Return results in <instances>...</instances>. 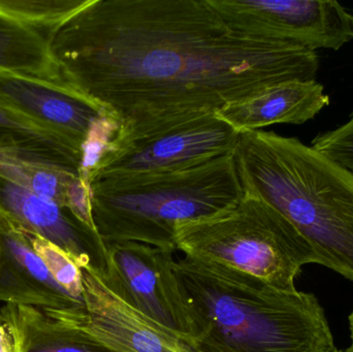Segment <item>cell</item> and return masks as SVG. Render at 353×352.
<instances>
[{
    "label": "cell",
    "mask_w": 353,
    "mask_h": 352,
    "mask_svg": "<svg viewBox=\"0 0 353 352\" xmlns=\"http://www.w3.org/2000/svg\"><path fill=\"white\" fill-rule=\"evenodd\" d=\"M51 48L66 84L119 124L117 152L319 70L316 52L247 34L210 0H89Z\"/></svg>",
    "instance_id": "obj_1"
},
{
    "label": "cell",
    "mask_w": 353,
    "mask_h": 352,
    "mask_svg": "<svg viewBox=\"0 0 353 352\" xmlns=\"http://www.w3.org/2000/svg\"><path fill=\"white\" fill-rule=\"evenodd\" d=\"M174 272L195 352L339 351L313 293L188 258L175 260Z\"/></svg>",
    "instance_id": "obj_2"
},
{
    "label": "cell",
    "mask_w": 353,
    "mask_h": 352,
    "mask_svg": "<svg viewBox=\"0 0 353 352\" xmlns=\"http://www.w3.org/2000/svg\"><path fill=\"white\" fill-rule=\"evenodd\" d=\"M243 194L265 200L305 238L323 266L353 282V174L299 138L239 134Z\"/></svg>",
    "instance_id": "obj_3"
},
{
    "label": "cell",
    "mask_w": 353,
    "mask_h": 352,
    "mask_svg": "<svg viewBox=\"0 0 353 352\" xmlns=\"http://www.w3.org/2000/svg\"><path fill=\"white\" fill-rule=\"evenodd\" d=\"M90 196L103 243L137 242L174 253L179 225L230 208L243 189L230 153L187 169L101 178L91 182Z\"/></svg>",
    "instance_id": "obj_4"
},
{
    "label": "cell",
    "mask_w": 353,
    "mask_h": 352,
    "mask_svg": "<svg viewBox=\"0 0 353 352\" xmlns=\"http://www.w3.org/2000/svg\"><path fill=\"white\" fill-rule=\"evenodd\" d=\"M176 245L185 258L226 267L290 293L298 291L294 282L303 267L321 264L281 213L247 194L213 216L179 225Z\"/></svg>",
    "instance_id": "obj_5"
},
{
    "label": "cell",
    "mask_w": 353,
    "mask_h": 352,
    "mask_svg": "<svg viewBox=\"0 0 353 352\" xmlns=\"http://www.w3.org/2000/svg\"><path fill=\"white\" fill-rule=\"evenodd\" d=\"M226 22L252 37L338 51L353 39V16L335 0H210Z\"/></svg>",
    "instance_id": "obj_6"
},
{
    "label": "cell",
    "mask_w": 353,
    "mask_h": 352,
    "mask_svg": "<svg viewBox=\"0 0 353 352\" xmlns=\"http://www.w3.org/2000/svg\"><path fill=\"white\" fill-rule=\"evenodd\" d=\"M105 245V287L186 342L190 333L188 318L179 291L172 252L137 242Z\"/></svg>",
    "instance_id": "obj_7"
},
{
    "label": "cell",
    "mask_w": 353,
    "mask_h": 352,
    "mask_svg": "<svg viewBox=\"0 0 353 352\" xmlns=\"http://www.w3.org/2000/svg\"><path fill=\"white\" fill-rule=\"evenodd\" d=\"M81 271L84 307L45 310L49 315L85 331L115 352H195L176 335L122 301L93 269Z\"/></svg>",
    "instance_id": "obj_8"
},
{
    "label": "cell",
    "mask_w": 353,
    "mask_h": 352,
    "mask_svg": "<svg viewBox=\"0 0 353 352\" xmlns=\"http://www.w3.org/2000/svg\"><path fill=\"white\" fill-rule=\"evenodd\" d=\"M238 138L239 132L230 125L209 116L123 147L92 181L203 165L234 152Z\"/></svg>",
    "instance_id": "obj_9"
},
{
    "label": "cell",
    "mask_w": 353,
    "mask_h": 352,
    "mask_svg": "<svg viewBox=\"0 0 353 352\" xmlns=\"http://www.w3.org/2000/svg\"><path fill=\"white\" fill-rule=\"evenodd\" d=\"M0 216L19 231L58 246L81 269L105 273V245L99 234L55 200L0 180Z\"/></svg>",
    "instance_id": "obj_10"
},
{
    "label": "cell",
    "mask_w": 353,
    "mask_h": 352,
    "mask_svg": "<svg viewBox=\"0 0 353 352\" xmlns=\"http://www.w3.org/2000/svg\"><path fill=\"white\" fill-rule=\"evenodd\" d=\"M0 107L41 124L80 150L101 115L68 85L6 72H0Z\"/></svg>",
    "instance_id": "obj_11"
},
{
    "label": "cell",
    "mask_w": 353,
    "mask_h": 352,
    "mask_svg": "<svg viewBox=\"0 0 353 352\" xmlns=\"http://www.w3.org/2000/svg\"><path fill=\"white\" fill-rule=\"evenodd\" d=\"M0 301L57 311L84 307L55 280L28 235L3 218L0 225Z\"/></svg>",
    "instance_id": "obj_12"
},
{
    "label": "cell",
    "mask_w": 353,
    "mask_h": 352,
    "mask_svg": "<svg viewBox=\"0 0 353 352\" xmlns=\"http://www.w3.org/2000/svg\"><path fill=\"white\" fill-rule=\"evenodd\" d=\"M330 103L325 87L316 80L290 81L228 103L215 117L241 134L274 124L301 125L314 119Z\"/></svg>",
    "instance_id": "obj_13"
},
{
    "label": "cell",
    "mask_w": 353,
    "mask_h": 352,
    "mask_svg": "<svg viewBox=\"0 0 353 352\" xmlns=\"http://www.w3.org/2000/svg\"><path fill=\"white\" fill-rule=\"evenodd\" d=\"M79 167L77 161L41 143L0 134V180L65 208L66 191L80 175Z\"/></svg>",
    "instance_id": "obj_14"
},
{
    "label": "cell",
    "mask_w": 353,
    "mask_h": 352,
    "mask_svg": "<svg viewBox=\"0 0 353 352\" xmlns=\"http://www.w3.org/2000/svg\"><path fill=\"white\" fill-rule=\"evenodd\" d=\"M0 313L12 335L14 352H115L39 308L6 304Z\"/></svg>",
    "instance_id": "obj_15"
},
{
    "label": "cell",
    "mask_w": 353,
    "mask_h": 352,
    "mask_svg": "<svg viewBox=\"0 0 353 352\" xmlns=\"http://www.w3.org/2000/svg\"><path fill=\"white\" fill-rule=\"evenodd\" d=\"M0 72L68 85L52 52L51 39L2 17Z\"/></svg>",
    "instance_id": "obj_16"
},
{
    "label": "cell",
    "mask_w": 353,
    "mask_h": 352,
    "mask_svg": "<svg viewBox=\"0 0 353 352\" xmlns=\"http://www.w3.org/2000/svg\"><path fill=\"white\" fill-rule=\"evenodd\" d=\"M89 0H0V17L51 39Z\"/></svg>",
    "instance_id": "obj_17"
},
{
    "label": "cell",
    "mask_w": 353,
    "mask_h": 352,
    "mask_svg": "<svg viewBox=\"0 0 353 352\" xmlns=\"http://www.w3.org/2000/svg\"><path fill=\"white\" fill-rule=\"evenodd\" d=\"M118 132L119 124L103 115L99 116L89 128L81 147L79 167L81 177L89 185L117 151L116 138Z\"/></svg>",
    "instance_id": "obj_18"
},
{
    "label": "cell",
    "mask_w": 353,
    "mask_h": 352,
    "mask_svg": "<svg viewBox=\"0 0 353 352\" xmlns=\"http://www.w3.org/2000/svg\"><path fill=\"white\" fill-rule=\"evenodd\" d=\"M0 134H16L41 143L70 157L80 165L81 150L76 145L41 124L2 107H0Z\"/></svg>",
    "instance_id": "obj_19"
},
{
    "label": "cell",
    "mask_w": 353,
    "mask_h": 352,
    "mask_svg": "<svg viewBox=\"0 0 353 352\" xmlns=\"http://www.w3.org/2000/svg\"><path fill=\"white\" fill-rule=\"evenodd\" d=\"M55 280L74 299L83 303L82 271L66 252L39 236L28 235Z\"/></svg>",
    "instance_id": "obj_20"
},
{
    "label": "cell",
    "mask_w": 353,
    "mask_h": 352,
    "mask_svg": "<svg viewBox=\"0 0 353 352\" xmlns=\"http://www.w3.org/2000/svg\"><path fill=\"white\" fill-rule=\"evenodd\" d=\"M311 147L353 174V113L343 125L317 134Z\"/></svg>",
    "instance_id": "obj_21"
},
{
    "label": "cell",
    "mask_w": 353,
    "mask_h": 352,
    "mask_svg": "<svg viewBox=\"0 0 353 352\" xmlns=\"http://www.w3.org/2000/svg\"><path fill=\"white\" fill-rule=\"evenodd\" d=\"M66 208L80 222L97 231L91 211L90 185L80 175L74 178L68 186L66 191Z\"/></svg>",
    "instance_id": "obj_22"
},
{
    "label": "cell",
    "mask_w": 353,
    "mask_h": 352,
    "mask_svg": "<svg viewBox=\"0 0 353 352\" xmlns=\"http://www.w3.org/2000/svg\"><path fill=\"white\" fill-rule=\"evenodd\" d=\"M0 352H14V341L3 320L0 322Z\"/></svg>",
    "instance_id": "obj_23"
},
{
    "label": "cell",
    "mask_w": 353,
    "mask_h": 352,
    "mask_svg": "<svg viewBox=\"0 0 353 352\" xmlns=\"http://www.w3.org/2000/svg\"><path fill=\"white\" fill-rule=\"evenodd\" d=\"M350 337H352V346L350 347V351L353 352V312L350 316Z\"/></svg>",
    "instance_id": "obj_24"
},
{
    "label": "cell",
    "mask_w": 353,
    "mask_h": 352,
    "mask_svg": "<svg viewBox=\"0 0 353 352\" xmlns=\"http://www.w3.org/2000/svg\"><path fill=\"white\" fill-rule=\"evenodd\" d=\"M338 352H352V351H350V349H348L347 351H338Z\"/></svg>",
    "instance_id": "obj_25"
},
{
    "label": "cell",
    "mask_w": 353,
    "mask_h": 352,
    "mask_svg": "<svg viewBox=\"0 0 353 352\" xmlns=\"http://www.w3.org/2000/svg\"><path fill=\"white\" fill-rule=\"evenodd\" d=\"M1 320H3V318H2L1 313H0V322H1Z\"/></svg>",
    "instance_id": "obj_26"
},
{
    "label": "cell",
    "mask_w": 353,
    "mask_h": 352,
    "mask_svg": "<svg viewBox=\"0 0 353 352\" xmlns=\"http://www.w3.org/2000/svg\"><path fill=\"white\" fill-rule=\"evenodd\" d=\"M1 223H2V217L0 216V225H1Z\"/></svg>",
    "instance_id": "obj_27"
},
{
    "label": "cell",
    "mask_w": 353,
    "mask_h": 352,
    "mask_svg": "<svg viewBox=\"0 0 353 352\" xmlns=\"http://www.w3.org/2000/svg\"><path fill=\"white\" fill-rule=\"evenodd\" d=\"M352 16H353V14H352Z\"/></svg>",
    "instance_id": "obj_28"
}]
</instances>
